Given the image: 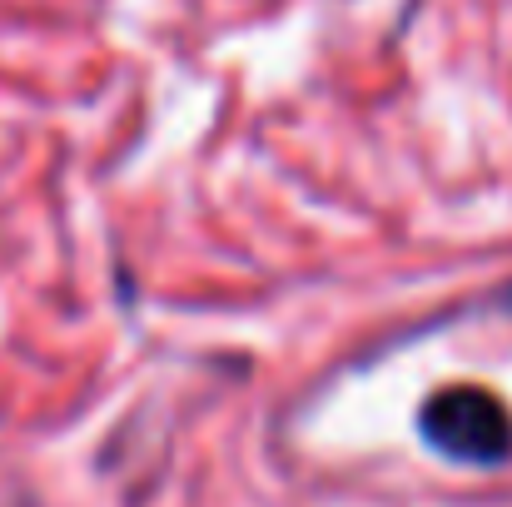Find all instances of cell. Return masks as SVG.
I'll use <instances>...</instances> for the list:
<instances>
[{
  "instance_id": "obj_1",
  "label": "cell",
  "mask_w": 512,
  "mask_h": 507,
  "mask_svg": "<svg viewBox=\"0 0 512 507\" xmlns=\"http://www.w3.org/2000/svg\"><path fill=\"white\" fill-rule=\"evenodd\" d=\"M418 433L433 453L473 468H498L512 458V413L508 403L488 388H443L423 403Z\"/></svg>"
}]
</instances>
